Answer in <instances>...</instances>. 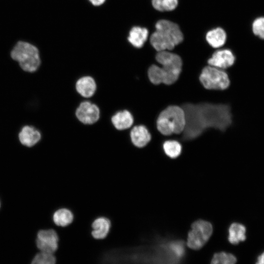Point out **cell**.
I'll list each match as a JSON object with an SVG mask.
<instances>
[{"mask_svg":"<svg viewBox=\"0 0 264 264\" xmlns=\"http://www.w3.org/2000/svg\"><path fill=\"white\" fill-rule=\"evenodd\" d=\"M181 107L186 118L183 140L195 139L208 128L225 131L232 123L230 107L226 104L188 103Z\"/></svg>","mask_w":264,"mask_h":264,"instance_id":"6da1fadb","label":"cell"},{"mask_svg":"<svg viewBox=\"0 0 264 264\" xmlns=\"http://www.w3.org/2000/svg\"><path fill=\"white\" fill-rule=\"evenodd\" d=\"M150 42L157 51L171 50L183 40V35L176 23L166 20L158 21Z\"/></svg>","mask_w":264,"mask_h":264,"instance_id":"7a4b0ae2","label":"cell"},{"mask_svg":"<svg viewBox=\"0 0 264 264\" xmlns=\"http://www.w3.org/2000/svg\"><path fill=\"white\" fill-rule=\"evenodd\" d=\"M186 125L185 114L182 107L170 105L162 110L156 120L157 130L164 135L180 134Z\"/></svg>","mask_w":264,"mask_h":264,"instance_id":"3957f363","label":"cell"},{"mask_svg":"<svg viewBox=\"0 0 264 264\" xmlns=\"http://www.w3.org/2000/svg\"><path fill=\"white\" fill-rule=\"evenodd\" d=\"M10 56L18 63L21 68L27 72H35L41 65L38 49L27 42H18L12 49Z\"/></svg>","mask_w":264,"mask_h":264,"instance_id":"277c9868","label":"cell"},{"mask_svg":"<svg viewBox=\"0 0 264 264\" xmlns=\"http://www.w3.org/2000/svg\"><path fill=\"white\" fill-rule=\"evenodd\" d=\"M199 80L203 87L208 90H224L230 84L228 76L225 71L210 65L202 69Z\"/></svg>","mask_w":264,"mask_h":264,"instance_id":"5b68a950","label":"cell"},{"mask_svg":"<svg viewBox=\"0 0 264 264\" xmlns=\"http://www.w3.org/2000/svg\"><path fill=\"white\" fill-rule=\"evenodd\" d=\"M212 231V225L208 221L199 220L194 222L188 233V246L194 250L201 248L209 240Z\"/></svg>","mask_w":264,"mask_h":264,"instance_id":"8992f818","label":"cell"},{"mask_svg":"<svg viewBox=\"0 0 264 264\" xmlns=\"http://www.w3.org/2000/svg\"><path fill=\"white\" fill-rule=\"evenodd\" d=\"M155 59L165 71L178 77L180 76L182 61L179 55L168 50H164L158 51Z\"/></svg>","mask_w":264,"mask_h":264,"instance_id":"52a82bcc","label":"cell"},{"mask_svg":"<svg viewBox=\"0 0 264 264\" xmlns=\"http://www.w3.org/2000/svg\"><path fill=\"white\" fill-rule=\"evenodd\" d=\"M59 237L53 229L42 230L37 234L36 245L40 251L54 253L58 247Z\"/></svg>","mask_w":264,"mask_h":264,"instance_id":"ba28073f","label":"cell"},{"mask_svg":"<svg viewBox=\"0 0 264 264\" xmlns=\"http://www.w3.org/2000/svg\"><path fill=\"white\" fill-rule=\"evenodd\" d=\"M75 115L81 123L90 125L99 119L100 110L96 105L89 101H84L77 108Z\"/></svg>","mask_w":264,"mask_h":264,"instance_id":"9c48e42d","label":"cell"},{"mask_svg":"<svg viewBox=\"0 0 264 264\" xmlns=\"http://www.w3.org/2000/svg\"><path fill=\"white\" fill-rule=\"evenodd\" d=\"M148 76L150 81L155 85L161 84L171 85L175 83L179 78L155 65H153L149 68Z\"/></svg>","mask_w":264,"mask_h":264,"instance_id":"30bf717a","label":"cell"},{"mask_svg":"<svg viewBox=\"0 0 264 264\" xmlns=\"http://www.w3.org/2000/svg\"><path fill=\"white\" fill-rule=\"evenodd\" d=\"M235 56L229 49L218 50L208 59L209 65L220 69H225L232 66L235 62Z\"/></svg>","mask_w":264,"mask_h":264,"instance_id":"8fae6325","label":"cell"},{"mask_svg":"<svg viewBox=\"0 0 264 264\" xmlns=\"http://www.w3.org/2000/svg\"><path fill=\"white\" fill-rule=\"evenodd\" d=\"M41 138L40 132L31 125L24 126L18 134V138L21 144L27 147L35 146L40 141Z\"/></svg>","mask_w":264,"mask_h":264,"instance_id":"7c38bea8","label":"cell"},{"mask_svg":"<svg viewBox=\"0 0 264 264\" xmlns=\"http://www.w3.org/2000/svg\"><path fill=\"white\" fill-rule=\"evenodd\" d=\"M131 140L132 144L138 148L146 146L151 140V134L148 129L143 125L133 127L130 132Z\"/></svg>","mask_w":264,"mask_h":264,"instance_id":"4fadbf2b","label":"cell"},{"mask_svg":"<svg viewBox=\"0 0 264 264\" xmlns=\"http://www.w3.org/2000/svg\"><path fill=\"white\" fill-rule=\"evenodd\" d=\"M77 92L82 96L89 98L92 96L96 90V84L91 76H86L79 78L75 84Z\"/></svg>","mask_w":264,"mask_h":264,"instance_id":"5bb4252c","label":"cell"},{"mask_svg":"<svg viewBox=\"0 0 264 264\" xmlns=\"http://www.w3.org/2000/svg\"><path fill=\"white\" fill-rule=\"evenodd\" d=\"M111 121L117 130H124L132 126L133 117L129 110H125L116 112L111 117Z\"/></svg>","mask_w":264,"mask_h":264,"instance_id":"9a60e30c","label":"cell"},{"mask_svg":"<svg viewBox=\"0 0 264 264\" xmlns=\"http://www.w3.org/2000/svg\"><path fill=\"white\" fill-rule=\"evenodd\" d=\"M92 237L97 240L105 238L110 232V222L106 217H99L95 219L91 225Z\"/></svg>","mask_w":264,"mask_h":264,"instance_id":"2e32d148","label":"cell"},{"mask_svg":"<svg viewBox=\"0 0 264 264\" xmlns=\"http://www.w3.org/2000/svg\"><path fill=\"white\" fill-rule=\"evenodd\" d=\"M148 37V30L143 27L134 26L130 31L128 40L134 47H141Z\"/></svg>","mask_w":264,"mask_h":264,"instance_id":"e0dca14e","label":"cell"},{"mask_svg":"<svg viewBox=\"0 0 264 264\" xmlns=\"http://www.w3.org/2000/svg\"><path fill=\"white\" fill-rule=\"evenodd\" d=\"M206 39L211 46L219 48L225 43L226 34L223 29L218 27L208 31L206 35Z\"/></svg>","mask_w":264,"mask_h":264,"instance_id":"ac0fdd59","label":"cell"},{"mask_svg":"<svg viewBox=\"0 0 264 264\" xmlns=\"http://www.w3.org/2000/svg\"><path fill=\"white\" fill-rule=\"evenodd\" d=\"M246 239V228L239 223H232L229 228L228 240L230 243L237 244Z\"/></svg>","mask_w":264,"mask_h":264,"instance_id":"d6986e66","label":"cell"},{"mask_svg":"<svg viewBox=\"0 0 264 264\" xmlns=\"http://www.w3.org/2000/svg\"><path fill=\"white\" fill-rule=\"evenodd\" d=\"M74 216L71 211L66 208H61L56 211L53 215V220L58 226L65 227L73 220Z\"/></svg>","mask_w":264,"mask_h":264,"instance_id":"ffe728a7","label":"cell"},{"mask_svg":"<svg viewBox=\"0 0 264 264\" xmlns=\"http://www.w3.org/2000/svg\"><path fill=\"white\" fill-rule=\"evenodd\" d=\"M163 149L167 155L171 158H175L180 155L182 147L178 141L174 140H169L164 142Z\"/></svg>","mask_w":264,"mask_h":264,"instance_id":"44dd1931","label":"cell"},{"mask_svg":"<svg viewBox=\"0 0 264 264\" xmlns=\"http://www.w3.org/2000/svg\"><path fill=\"white\" fill-rule=\"evenodd\" d=\"M177 4V0H152L154 8L162 12L172 11L176 7Z\"/></svg>","mask_w":264,"mask_h":264,"instance_id":"7402d4cb","label":"cell"},{"mask_svg":"<svg viewBox=\"0 0 264 264\" xmlns=\"http://www.w3.org/2000/svg\"><path fill=\"white\" fill-rule=\"evenodd\" d=\"M55 262L56 258L53 253L41 251L34 257L32 264H54Z\"/></svg>","mask_w":264,"mask_h":264,"instance_id":"603a6c76","label":"cell"},{"mask_svg":"<svg viewBox=\"0 0 264 264\" xmlns=\"http://www.w3.org/2000/svg\"><path fill=\"white\" fill-rule=\"evenodd\" d=\"M237 261L236 257L230 253L220 252L216 253L212 259V264H233Z\"/></svg>","mask_w":264,"mask_h":264,"instance_id":"cb8c5ba5","label":"cell"},{"mask_svg":"<svg viewBox=\"0 0 264 264\" xmlns=\"http://www.w3.org/2000/svg\"><path fill=\"white\" fill-rule=\"evenodd\" d=\"M254 33L262 39H264V17L256 19L252 24Z\"/></svg>","mask_w":264,"mask_h":264,"instance_id":"d4e9b609","label":"cell"},{"mask_svg":"<svg viewBox=\"0 0 264 264\" xmlns=\"http://www.w3.org/2000/svg\"><path fill=\"white\" fill-rule=\"evenodd\" d=\"M91 3L96 6L102 4L106 0H89Z\"/></svg>","mask_w":264,"mask_h":264,"instance_id":"484cf974","label":"cell"},{"mask_svg":"<svg viewBox=\"0 0 264 264\" xmlns=\"http://www.w3.org/2000/svg\"><path fill=\"white\" fill-rule=\"evenodd\" d=\"M257 264H264V252L258 256Z\"/></svg>","mask_w":264,"mask_h":264,"instance_id":"4316f807","label":"cell"}]
</instances>
